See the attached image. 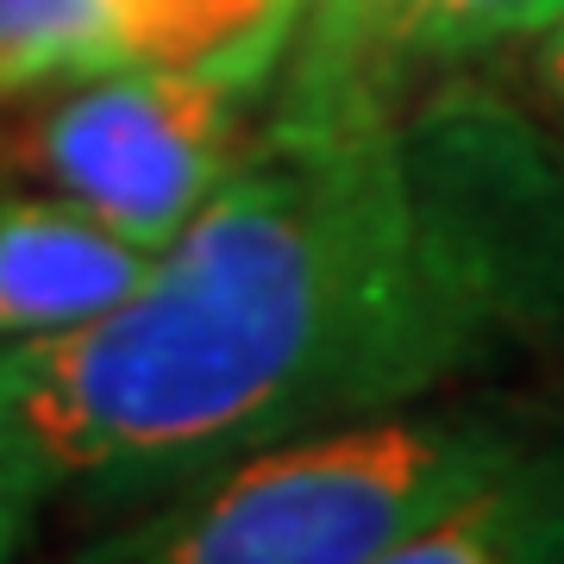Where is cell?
<instances>
[{"label":"cell","mask_w":564,"mask_h":564,"mask_svg":"<svg viewBox=\"0 0 564 564\" xmlns=\"http://www.w3.org/2000/svg\"><path fill=\"white\" fill-rule=\"evenodd\" d=\"M564 314V176L514 113L263 120L101 321L13 345L63 496L158 502L214 464L421 402Z\"/></svg>","instance_id":"1"},{"label":"cell","mask_w":564,"mask_h":564,"mask_svg":"<svg viewBox=\"0 0 564 564\" xmlns=\"http://www.w3.org/2000/svg\"><path fill=\"white\" fill-rule=\"evenodd\" d=\"M521 433L484 414H358L258 445L88 545L95 564H395Z\"/></svg>","instance_id":"2"},{"label":"cell","mask_w":564,"mask_h":564,"mask_svg":"<svg viewBox=\"0 0 564 564\" xmlns=\"http://www.w3.org/2000/svg\"><path fill=\"white\" fill-rule=\"evenodd\" d=\"M302 0H270L188 51L120 63L0 113V176L88 207L158 258L270 120Z\"/></svg>","instance_id":"3"},{"label":"cell","mask_w":564,"mask_h":564,"mask_svg":"<svg viewBox=\"0 0 564 564\" xmlns=\"http://www.w3.org/2000/svg\"><path fill=\"white\" fill-rule=\"evenodd\" d=\"M151 270V251L51 188L0 195V345L101 321Z\"/></svg>","instance_id":"4"},{"label":"cell","mask_w":564,"mask_h":564,"mask_svg":"<svg viewBox=\"0 0 564 564\" xmlns=\"http://www.w3.org/2000/svg\"><path fill=\"white\" fill-rule=\"evenodd\" d=\"M258 7L270 0H0V107L207 44Z\"/></svg>","instance_id":"5"},{"label":"cell","mask_w":564,"mask_h":564,"mask_svg":"<svg viewBox=\"0 0 564 564\" xmlns=\"http://www.w3.org/2000/svg\"><path fill=\"white\" fill-rule=\"evenodd\" d=\"M408 0H302L270 120L364 126L402 113Z\"/></svg>","instance_id":"6"},{"label":"cell","mask_w":564,"mask_h":564,"mask_svg":"<svg viewBox=\"0 0 564 564\" xmlns=\"http://www.w3.org/2000/svg\"><path fill=\"white\" fill-rule=\"evenodd\" d=\"M395 564H564V452L514 445L452 496Z\"/></svg>","instance_id":"7"},{"label":"cell","mask_w":564,"mask_h":564,"mask_svg":"<svg viewBox=\"0 0 564 564\" xmlns=\"http://www.w3.org/2000/svg\"><path fill=\"white\" fill-rule=\"evenodd\" d=\"M564 20V0H408L402 76H440L484 63L496 51L545 39Z\"/></svg>","instance_id":"8"},{"label":"cell","mask_w":564,"mask_h":564,"mask_svg":"<svg viewBox=\"0 0 564 564\" xmlns=\"http://www.w3.org/2000/svg\"><path fill=\"white\" fill-rule=\"evenodd\" d=\"M63 496L57 470L44 458L39 433L25 421L20 377H13V345H0V558L25 552V540L39 533L44 508Z\"/></svg>","instance_id":"9"},{"label":"cell","mask_w":564,"mask_h":564,"mask_svg":"<svg viewBox=\"0 0 564 564\" xmlns=\"http://www.w3.org/2000/svg\"><path fill=\"white\" fill-rule=\"evenodd\" d=\"M533 51V88H540V107L564 126V20L545 32V39L527 44Z\"/></svg>","instance_id":"10"}]
</instances>
